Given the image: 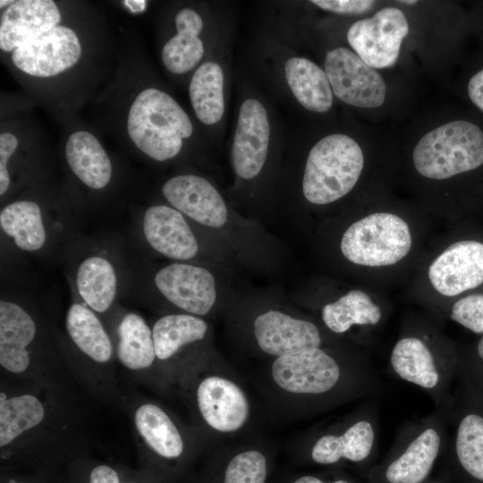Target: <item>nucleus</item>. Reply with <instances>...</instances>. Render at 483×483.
<instances>
[{"label":"nucleus","mask_w":483,"mask_h":483,"mask_svg":"<svg viewBox=\"0 0 483 483\" xmlns=\"http://www.w3.org/2000/svg\"><path fill=\"white\" fill-rule=\"evenodd\" d=\"M64 483H122L117 464L97 460L89 454L70 462L64 471Z\"/></svg>","instance_id":"f704fd0d"},{"label":"nucleus","mask_w":483,"mask_h":483,"mask_svg":"<svg viewBox=\"0 0 483 483\" xmlns=\"http://www.w3.org/2000/svg\"><path fill=\"white\" fill-rule=\"evenodd\" d=\"M457 377L483 395V335L470 347L459 349Z\"/></svg>","instance_id":"e433bc0d"},{"label":"nucleus","mask_w":483,"mask_h":483,"mask_svg":"<svg viewBox=\"0 0 483 483\" xmlns=\"http://www.w3.org/2000/svg\"><path fill=\"white\" fill-rule=\"evenodd\" d=\"M287 83L306 109L325 113L333 104L332 88L324 70L303 57H292L284 65Z\"/></svg>","instance_id":"473e14b6"},{"label":"nucleus","mask_w":483,"mask_h":483,"mask_svg":"<svg viewBox=\"0 0 483 483\" xmlns=\"http://www.w3.org/2000/svg\"><path fill=\"white\" fill-rule=\"evenodd\" d=\"M378 432L377 406L369 402L335 422L306 431L292 444L314 464L365 466L376 456Z\"/></svg>","instance_id":"9b49d317"},{"label":"nucleus","mask_w":483,"mask_h":483,"mask_svg":"<svg viewBox=\"0 0 483 483\" xmlns=\"http://www.w3.org/2000/svg\"><path fill=\"white\" fill-rule=\"evenodd\" d=\"M468 94L472 103L483 111V69L470 78Z\"/></svg>","instance_id":"79ce46f5"},{"label":"nucleus","mask_w":483,"mask_h":483,"mask_svg":"<svg viewBox=\"0 0 483 483\" xmlns=\"http://www.w3.org/2000/svg\"><path fill=\"white\" fill-rule=\"evenodd\" d=\"M59 483H64V475H63V478H62V479H61V481Z\"/></svg>","instance_id":"49530a36"},{"label":"nucleus","mask_w":483,"mask_h":483,"mask_svg":"<svg viewBox=\"0 0 483 483\" xmlns=\"http://www.w3.org/2000/svg\"><path fill=\"white\" fill-rule=\"evenodd\" d=\"M161 191L174 208L203 225L217 228L227 221V208L223 198L201 176H174L162 185Z\"/></svg>","instance_id":"a878e982"},{"label":"nucleus","mask_w":483,"mask_h":483,"mask_svg":"<svg viewBox=\"0 0 483 483\" xmlns=\"http://www.w3.org/2000/svg\"><path fill=\"white\" fill-rule=\"evenodd\" d=\"M392 309L385 292L358 284L324 302L318 322L332 335L370 350Z\"/></svg>","instance_id":"2eb2a0df"},{"label":"nucleus","mask_w":483,"mask_h":483,"mask_svg":"<svg viewBox=\"0 0 483 483\" xmlns=\"http://www.w3.org/2000/svg\"><path fill=\"white\" fill-rule=\"evenodd\" d=\"M69 170L85 188L99 191L113 179L112 160L99 140L87 130L73 131L64 144Z\"/></svg>","instance_id":"cd10ccee"},{"label":"nucleus","mask_w":483,"mask_h":483,"mask_svg":"<svg viewBox=\"0 0 483 483\" xmlns=\"http://www.w3.org/2000/svg\"><path fill=\"white\" fill-rule=\"evenodd\" d=\"M140 468L164 483L182 473L208 444L190 422L162 402L136 393L125 394Z\"/></svg>","instance_id":"1a4fd4ad"},{"label":"nucleus","mask_w":483,"mask_h":483,"mask_svg":"<svg viewBox=\"0 0 483 483\" xmlns=\"http://www.w3.org/2000/svg\"><path fill=\"white\" fill-rule=\"evenodd\" d=\"M127 138L142 154L166 161L182 150L191 136L192 123L182 106L166 92L153 87L138 91L125 116Z\"/></svg>","instance_id":"9d476101"},{"label":"nucleus","mask_w":483,"mask_h":483,"mask_svg":"<svg viewBox=\"0 0 483 483\" xmlns=\"http://www.w3.org/2000/svg\"><path fill=\"white\" fill-rule=\"evenodd\" d=\"M89 448L78 392L0 378V470L64 471Z\"/></svg>","instance_id":"f257e3e1"},{"label":"nucleus","mask_w":483,"mask_h":483,"mask_svg":"<svg viewBox=\"0 0 483 483\" xmlns=\"http://www.w3.org/2000/svg\"><path fill=\"white\" fill-rule=\"evenodd\" d=\"M174 390L208 445L256 436L261 414L248 386L205 348L180 370Z\"/></svg>","instance_id":"20e7f679"},{"label":"nucleus","mask_w":483,"mask_h":483,"mask_svg":"<svg viewBox=\"0 0 483 483\" xmlns=\"http://www.w3.org/2000/svg\"><path fill=\"white\" fill-rule=\"evenodd\" d=\"M408 32L409 24L403 13L387 7L353 23L348 30L347 39L365 64L373 69H382L395 64Z\"/></svg>","instance_id":"aec40b11"},{"label":"nucleus","mask_w":483,"mask_h":483,"mask_svg":"<svg viewBox=\"0 0 483 483\" xmlns=\"http://www.w3.org/2000/svg\"><path fill=\"white\" fill-rule=\"evenodd\" d=\"M270 128L264 106L254 98L245 100L240 108L232 148L235 173L251 179L261 171L267 156Z\"/></svg>","instance_id":"b1692460"},{"label":"nucleus","mask_w":483,"mask_h":483,"mask_svg":"<svg viewBox=\"0 0 483 483\" xmlns=\"http://www.w3.org/2000/svg\"><path fill=\"white\" fill-rule=\"evenodd\" d=\"M325 72L335 95L351 106L375 108L386 98V83L380 74L346 47L329 51Z\"/></svg>","instance_id":"4be33fe9"},{"label":"nucleus","mask_w":483,"mask_h":483,"mask_svg":"<svg viewBox=\"0 0 483 483\" xmlns=\"http://www.w3.org/2000/svg\"><path fill=\"white\" fill-rule=\"evenodd\" d=\"M251 331L258 351L272 360L346 342L329 334L313 319L294 317L278 309L258 314L252 321Z\"/></svg>","instance_id":"a211bd4d"},{"label":"nucleus","mask_w":483,"mask_h":483,"mask_svg":"<svg viewBox=\"0 0 483 483\" xmlns=\"http://www.w3.org/2000/svg\"><path fill=\"white\" fill-rule=\"evenodd\" d=\"M142 233L148 244L160 255L189 260L199 251L197 239L181 212L166 205H153L145 210Z\"/></svg>","instance_id":"bb28decb"},{"label":"nucleus","mask_w":483,"mask_h":483,"mask_svg":"<svg viewBox=\"0 0 483 483\" xmlns=\"http://www.w3.org/2000/svg\"><path fill=\"white\" fill-rule=\"evenodd\" d=\"M122 483H164L146 470L131 468L124 464H117Z\"/></svg>","instance_id":"a19ab883"},{"label":"nucleus","mask_w":483,"mask_h":483,"mask_svg":"<svg viewBox=\"0 0 483 483\" xmlns=\"http://www.w3.org/2000/svg\"><path fill=\"white\" fill-rule=\"evenodd\" d=\"M425 483H439V482H436V481L428 482V481H426Z\"/></svg>","instance_id":"de8ad7c7"},{"label":"nucleus","mask_w":483,"mask_h":483,"mask_svg":"<svg viewBox=\"0 0 483 483\" xmlns=\"http://www.w3.org/2000/svg\"><path fill=\"white\" fill-rule=\"evenodd\" d=\"M125 5L132 12L143 11L146 8V1H125Z\"/></svg>","instance_id":"c03bdc74"},{"label":"nucleus","mask_w":483,"mask_h":483,"mask_svg":"<svg viewBox=\"0 0 483 483\" xmlns=\"http://www.w3.org/2000/svg\"><path fill=\"white\" fill-rule=\"evenodd\" d=\"M189 95L196 117L204 124L219 122L225 112L224 75L214 62L197 68L189 86Z\"/></svg>","instance_id":"72a5a7b5"},{"label":"nucleus","mask_w":483,"mask_h":483,"mask_svg":"<svg viewBox=\"0 0 483 483\" xmlns=\"http://www.w3.org/2000/svg\"><path fill=\"white\" fill-rule=\"evenodd\" d=\"M75 287L80 301L102 319L111 318L118 294V274L111 259L101 254L84 258L76 269Z\"/></svg>","instance_id":"c756f323"},{"label":"nucleus","mask_w":483,"mask_h":483,"mask_svg":"<svg viewBox=\"0 0 483 483\" xmlns=\"http://www.w3.org/2000/svg\"><path fill=\"white\" fill-rule=\"evenodd\" d=\"M272 442L252 436L218 449L222 460L221 483H266Z\"/></svg>","instance_id":"7c9ffc66"},{"label":"nucleus","mask_w":483,"mask_h":483,"mask_svg":"<svg viewBox=\"0 0 483 483\" xmlns=\"http://www.w3.org/2000/svg\"><path fill=\"white\" fill-rule=\"evenodd\" d=\"M407 284L410 300L442 321L453 301L483 285V241L453 232L430 240Z\"/></svg>","instance_id":"423d86ee"},{"label":"nucleus","mask_w":483,"mask_h":483,"mask_svg":"<svg viewBox=\"0 0 483 483\" xmlns=\"http://www.w3.org/2000/svg\"><path fill=\"white\" fill-rule=\"evenodd\" d=\"M83 55L78 32L59 24L11 54L13 65L21 73L37 79H50L74 68Z\"/></svg>","instance_id":"6ab92c4d"},{"label":"nucleus","mask_w":483,"mask_h":483,"mask_svg":"<svg viewBox=\"0 0 483 483\" xmlns=\"http://www.w3.org/2000/svg\"><path fill=\"white\" fill-rule=\"evenodd\" d=\"M154 284L163 297L182 313L206 316L216 301L215 278L201 267L169 264L156 273Z\"/></svg>","instance_id":"5701e85b"},{"label":"nucleus","mask_w":483,"mask_h":483,"mask_svg":"<svg viewBox=\"0 0 483 483\" xmlns=\"http://www.w3.org/2000/svg\"><path fill=\"white\" fill-rule=\"evenodd\" d=\"M447 439L445 410H435L399 429L393 445L369 476L370 483H425Z\"/></svg>","instance_id":"f8f14e48"},{"label":"nucleus","mask_w":483,"mask_h":483,"mask_svg":"<svg viewBox=\"0 0 483 483\" xmlns=\"http://www.w3.org/2000/svg\"><path fill=\"white\" fill-rule=\"evenodd\" d=\"M347 219L336 249L358 284L383 292L407 284L430 242L433 218L415 208L369 203Z\"/></svg>","instance_id":"7ed1b4c3"},{"label":"nucleus","mask_w":483,"mask_h":483,"mask_svg":"<svg viewBox=\"0 0 483 483\" xmlns=\"http://www.w3.org/2000/svg\"><path fill=\"white\" fill-rule=\"evenodd\" d=\"M401 3L406 4H414L417 3L415 0H405V1H400Z\"/></svg>","instance_id":"a18cd8bd"},{"label":"nucleus","mask_w":483,"mask_h":483,"mask_svg":"<svg viewBox=\"0 0 483 483\" xmlns=\"http://www.w3.org/2000/svg\"><path fill=\"white\" fill-rule=\"evenodd\" d=\"M152 335L158 363L175 388L180 370L201 350L208 325L201 318L187 313H169L152 325Z\"/></svg>","instance_id":"412c9836"},{"label":"nucleus","mask_w":483,"mask_h":483,"mask_svg":"<svg viewBox=\"0 0 483 483\" xmlns=\"http://www.w3.org/2000/svg\"><path fill=\"white\" fill-rule=\"evenodd\" d=\"M21 139L11 130L0 132V197L3 199L12 188L8 167L18 155Z\"/></svg>","instance_id":"4c0bfd02"},{"label":"nucleus","mask_w":483,"mask_h":483,"mask_svg":"<svg viewBox=\"0 0 483 483\" xmlns=\"http://www.w3.org/2000/svg\"><path fill=\"white\" fill-rule=\"evenodd\" d=\"M2 232L26 252H38L50 238V221L44 205L35 198H20L7 203L0 212Z\"/></svg>","instance_id":"c85d7f7f"},{"label":"nucleus","mask_w":483,"mask_h":483,"mask_svg":"<svg viewBox=\"0 0 483 483\" xmlns=\"http://www.w3.org/2000/svg\"><path fill=\"white\" fill-rule=\"evenodd\" d=\"M57 330L32 304L0 301V378L36 382L78 392L61 355Z\"/></svg>","instance_id":"39448f33"},{"label":"nucleus","mask_w":483,"mask_h":483,"mask_svg":"<svg viewBox=\"0 0 483 483\" xmlns=\"http://www.w3.org/2000/svg\"><path fill=\"white\" fill-rule=\"evenodd\" d=\"M364 154L351 137L335 133L318 140L307 157L302 193L311 204L326 206L346 197L360 182Z\"/></svg>","instance_id":"4468645a"},{"label":"nucleus","mask_w":483,"mask_h":483,"mask_svg":"<svg viewBox=\"0 0 483 483\" xmlns=\"http://www.w3.org/2000/svg\"><path fill=\"white\" fill-rule=\"evenodd\" d=\"M64 471L0 470V483H59Z\"/></svg>","instance_id":"58836bf2"},{"label":"nucleus","mask_w":483,"mask_h":483,"mask_svg":"<svg viewBox=\"0 0 483 483\" xmlns=\"http://www.w3.org/2000/svg\"><path fill=\"white\" fill-rule=\"evenodd\" d=\"M411 161L421 179L444 183L483 165V132L468 121L450 122L418 141Z\"/></svg>","instance_id":"ddd939ff"},{"label":"nucleus","mask_w":483,"mask_h":483,"mask_svg":"<svg viewBox=\"0 0 483 483\" xmlns=\"http://www.w3.org/2000/svg\"><path fill=\"white\" fill-rule=\"evenodd\" d=\"M446 457L469 483H483V395L461 384L446 409Z\"/></svg>","instance_id":"dca6fc26"},{"label":"nucleus","mask_w":483,"mask_h":483,"mask_svg":"<svg viewBox=\"0 0 483 483\" xmlns=\"http://www.w3.org/2000/svg\"><path fill=\"white\" fill-rule=\"evenodd\" d=\"M292 483H352L347 479L338 478L331 481H326L315 475H303L297 478Z\"/></svg>","instance_id":"37998d69"},{"label":"nucleus","mask_w":483,"mask_h":483,"mask_svg":"<svg viewBox=\"0 0 483 483\" xmlns=\"http://www.w3.org/2000/svg\"><path fill=\"white\" fill-rule=\"evenodd\" d=\"M1 11L0 49L11 54L61 24L63 18L52 0L13 1Z\"/></svg>","instance_id":"393cba45"},{"label":"nucleus","mask_w":483,"mask_h":483,"mask_svg":"<svg viewBox=\"0 0 483 483\" xmlns=\"http://www.w3.org/2000/svg\"><path fill=\"white\" fill-rule=\"evenodd\" d=\"M311 3L321 9L343 14H361L371 10L376 4L370 0H313Z\"/></svg>","instance_id":"ea45409f"},{"label":"nucleus","mask_w":483,"mask_h":483,"mask_svg":"<svg viewBox=\"0 0 483 483\" xmlns=\"http://www.w3.org/2000/svg\"><path fill=\"white\" fill-rule=\"evenodd\" d=\"M459 348L428 315L410 311L400 324L388 357L399 379L428 394L436 410L448 407L457 378Z\"/></svg>","instance_id":"0eeeda50"},{"label":"nucleus","mask_w":483,"mask_h":483,"mask_svg":"<svg viewBox=\"0 0 483 483\" xmlns=\"http://www.w3.org/2000/svg\"><path fill=\"white\" fill-rule=\"evenodd\" d=\"M109 329L115 357L131 380L168 397L174 390L163 372L155 351L151 326L135 311L114 313Z\"/></svg>","instance_id":"f3484780"},{"label":"nucleus","mask_w":483,"mask_h":483,"mask_svg":"<svg viewBox=\"0 0 483 483\" xmlns=\"http://www.w3.org/2000/svg\"><path fill=\"white\" fill-rule=\"evenodd\" d=\"M369 350L344 342L271 360L258 388L273 417L295 420L378 394Z\"/></svg>","instance_id":"f03ea898"},{"label":"nucleus","mask_w":483,"mask_h":483,"mask_svg":"<svg viewBox=\"0 0 483 483\" xmlns=\"http://www.w3.org/2000/svg\"><path fill=\"white\" fill-rule=\"evenodd\" d=\"M445 319L483 335V292H471L453 301L443 315L442 321Z\"/></svg>","instance_id":"c9c22d12"},{"label":"nucleus","mask_w":483,"mask_h":483,"mask_svg":"<svg viewBox=\"0 0 483 483\" xmlns=\"http://www.w3.org/2000/svg\"><path fill=\"white\" fill-rule=\"evenodd\" d=\"M56 339L75 383L101 404L123 410L125 394L118 385L114 343L103 319L75 301L67 309L64 331L56 332Z\"/></svg>","instance_id":"6e6552de"},{"label":"nucleus","mask_w":483,"mask_h":483,"mask_svg":"<svg viewBox=\"0 0 483 483\" xmlns=\"http://www.w3.org/2000/svg\"><path fill=\"white\" fill-rule=\"evenodd\" d=\"M176 34L162 48V61L174 74H182L194 68L204 55V45L199 35L203 28L200 15L191 8L180 10L174 18Z\"/></svg>","instance_id":"2f4dec72"}]
</instances>
